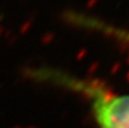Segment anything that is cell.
<instances>
[{
  "mask_svg": "<svg viewBox=\"0 0 129 128\" xmlns=\"http://www.w3.org/2000/svg\"><path fill=\"white\" fill-rule=\"evenodd\" d=\"M27 76L82 95L88 102L98 128H129V93H117L96 79L50 67L28 69Z\"/></svg>",
  "mask_w": 129,
  "mask_h": 128,
  "instance_id": "6da1fadb",
  "label": "cell"
}]
</instances>
